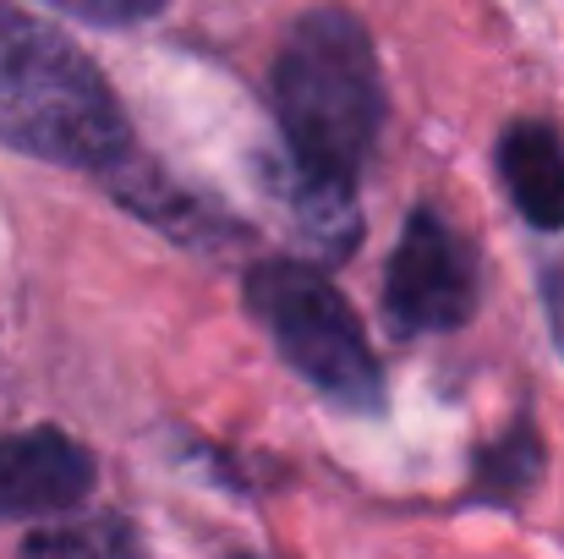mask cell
Segmentation results:
<instances>
[{
    "label": "cell",
    "instance_id": "cell-4",
    "mask_svg": "<svg viewBox=\"0 0 564 559\" xmlns=\"http://www.w3.org/2000/svg\"><path fill=\"white\" fill-rule=\"evenodd\" d=\"M482 308V264L466 230L438 214L433 203H416L400 225V241L383 269V319L400 341L422 335H455Z\"/></svg>",
    "mask_w": 564,
    "mask_h": 559
},
{
    "label": "cell",
    "instance_id": "cell-9",
    "mask_svg": "<svg viewBox=\"0 0 564 559\" xmlns=\"http://www.w3.org/2000/svg\"><path fill=\"white\" fill-rule=\"evenodd\" d=\"M165 6H66L61 17L83 22V28H132V22H149L160 17Z\"/></svg>",
    "mask_w": 564,
    "mask_h": 559
},
{
    "label": "cell",
    "instance_id": "cell-10",
    "mask_svg": "<svg viewBox=\"0 0 564 559\" xmlns=\"http://www.w3.org/2000/svg\"><path fill=\"white\" fill-rule=\"evenodd\" d=\"M225 559H263V555H225Z\"/></svg>",
    "mask_w": 564,
    "mask_h": 559
},
{
    "label": "cell",
    "instance_id": "cell-1",
    "mask_svg": "<svg viewBox=\"0 0 564 559\" xmlns=\"http://www.w3.org/2000/svg\"><path fill=\"white\" fill-rule=\"evenodd\" d=\"M269 110L280 127V197L307 236H357V186L373 165L389 116L373 33L340 6L302 11L269 66Z\"/></svg>",
    "mask_w": 564,
    "mask_h": 559
},
{
    "label": "cell",
    "instance_id": "cell-2",
    "mask_svg": "<svg viewBox=\"0 0 564 559\" xmlns=\"http://www.w3.org/2000/svg\"><path fill=\"white\" fill-rule=\"evenodd\" d=\"M0 143L105 186L143 160L99 61L22 6H0Z\"/></svg>",
    "mask_w": 564,
    "mask_h": 559
},
{
    "label": "cell",
    "instance_id": "cell-6",
    "mask_svg": "<svg viewBox=\"0 0 564 559\" xmlns=\"http://www.w3.org/2000/svg\"><path fill=\"white\" fill-rule=\"evenodd\" d=\"M494 165L532 230H564V132L554 121H510L494 143Z\"/></svg>",
    "mask_w": 564,
    "mask_h": 559
},
{
    "label": "cell",
    "instance_id": "cell-5",
    "mask_svg": "<svg viewBox=\"0 0 564 559\" xmlns=\"http://www.w3.org/2000/svg\"><path fill=\"white\" fill-rule=\"evenodd\" d=\"M99 483V461L55 422L0 433V522H44L77 510Z\"/></svg>",
    "mask_w": 564,
    "mask_h": 559
},
{
    "label": "cell",
    "instance_id": "cell-8",
    "mask_svg": "<svg viewBox=\"0 0 564 559\" xmlns=\"http://www.w3.org/2000/svg\"><path fill=\"white\" fill-rule=\"evenodd\" d=\"M17 559H149L132 522L105 510V516H83L66 527H39L22 538Z\"/></svg>",
    "mask_w": 564,
    "mask_h": 559
},
{
    "label": "cell",
    "instance_id": "cell-7",
    "mask_svg": "<svg viewBox=\"0 0 564 559\" xmlns=\"http://www.w3.org/2000/svg\"><path fill=\"white\" fill-rule=\"evenodd\" d=\"M543 477V439L532 422H516L494 444L477 450L471 461V499L482 505H516L532 483Z\"/></svg>",
    "mask_w": 564,
    "mask_h": 559
},
{
    "label": "cell",
    "instance_id": "cell-3",
    "mask_svg": "<svg viewBox=\"0 0 564 559\" xmlns=\"http://www.w3.org/2000/svg\"><path fill=\"white\" fill-rule=\"evenodd\" d=\"M241 297L302 384H313L340 411H383V363L373 357L346 291L318 264L263 258L247 269Z\"/></svg>",
    "mask_w": 564,
    "mask_h": 559
}]
</instances>
